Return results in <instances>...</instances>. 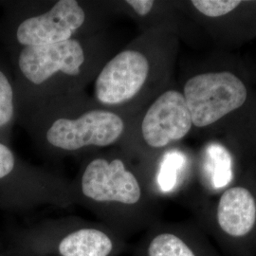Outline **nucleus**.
<instances>
[{
    "mask_svg": "<svg viewBox=\"0 0 256 256\" xmlns=\"http://www.w3.org/2000/svg\"><path fill=\"white\" fill-rule=\"evenodd\" d=\"M133 117L81 92L37 104L19 114L18 124L41 154L59 160L118 146Z\"/></svg>",
    "mask_w": 256,
    "mask_h": 256,
    "instance_id": "3",
    "label": "nucleus"
},
{
    "mask_svg": "<svg viewBox=\"0 0 256 256\" xmlns=\"http://www.w3.org/2000/svg\"><path fill=\"white\" fill-rule=\"evenodd\" d=\"M124 240L102 222L68 216L41 222L28 241L34 256H117Z\"/></svg>",
    "mask_w": 256,
    "mask_h": 256,
    "instance_id": "9",
    "label": "nucleus"
},
{
    "mask_svg": "<svg viewBox=\"0 0 256 256\" xmlns=\"http://www.w3.org/2000/svg\"><path fill=\"white\" fill-rule=\"evenodd\" d=\"M119 45L108 28L92 36L10 50L18 117L39 102L86 92Z\"/></svg>",
    "mask_w": 256,
    "mask_h": 256,
    "instance_id": "2",
    "label": "nucleus"
},
{
    "mask_svg": "<svg viewBox=\"0 0 256 256\" xmlns=\"http://www.w3.org/2000/svg\"><path fill=\"white\" fill-rule=\"evenodd\" d=\"M180 39L165 30L142 32L104 64L92 82V98L135 116L173 84Z\"/></svg>",
    "mask_w": 256,
    "mask_h": 256,
    "instance_id": "5",
    "label": "nucleus"
},
{
    "mask_svg": "<svg viewBox=\"0 0 256 256\" xmlns=\"http://www.w3.org/2000/svg\"><path fill=\"white\" fill-rule=\"evenodd\" d=\"M116 14L133 19L142 32L147 30H165L176 34L180 38L184 34L186 16L178 7V1L156 0H114Z\"/></svg>",
    "mask_w": 256,
    "mask_h": 256,
    "instance_id": "13",
    "label": "nucleus"
},
{
    "mask_svg": "<svg viewBox=\"0 0 256 256\" xmlns=\"http://www.w3.org/2000/svg\"><path fill=\"white\" fill-rule=\"evenodd\" d=\"M254 74V77H256V74Z\"/></svg>",
    "mask_w": 256,
    "mask_h": 256,
    "instance_id": "15",
    "label": "nucleus"
},
{
    "mask_svg": "<svg viewBox=\"0 0 256 256\" xmlns=\"http://www.w3.org/2000/svg\"><path fill=\"white\" fill-rule=\"evenodd\" d=\"M70 185L74 204L92 212L124 239L158 221V198L118 146L84 156Z\"/></svg>",
    "mask_w": 256,
    "mask_h": 256,
    "instance_id": "4",
    "label": "nucleus"
},
{
    "mask_svg": "<svg viewBox=\"0 0 256 256\" xmlns=\"http://www.w3.org/2000/svg\"><path fill=\"white\" fill-rule=\"evenodd\" d=\"M4 6L0 37L8 50L95 36L117 16L110 0L9 1Z\"/></svg>",
    "mask_w": 256,
    "mask_h": 256,
    "instance_id": "6",
    "label": "nucleus"
},
{
    "mask_svg": "<svg viewBox=\"0 0 256 256\" xmlns=\"http://www.w3.org/2000/svg\"><path fill=\"white\" fill-rule=\"evenodd\" d=\"M192 203L198 225L228 256H256V160L216 194Z\"/></svg>",
    "mask_w": 256,
    "mask_h": 256,
    "instance_id": "8",
    "label": "nucleus"
},
{
    "mask_svg": "<svg viewBox=\"0 0 256 256\" xmlns=\"http://www.w3.org/2000/svg\"><path fill=\"white\" fill-rule=\"evenodd\" d=\"M188 19L224 45L241 44L256 38V1L191 0L178 1Z\"/></svg>",
    "mask_w": 256,
    "mask_h": 256,
    "instance_id": "11",
    "label": "nucleus"
},
{
    "mask_svg": "<svg viewBox=\"0 0 256 256\" xmlns=\"http://www.w3.org/2000/svg\"><path fill=\"white\" fill-rule=\"evenodd\" d=\"M192 131L190 110L180 88L173 82L133 117L118 147L140 169L154 192L162 160Z\"/></svg>",
    "mask_w": 256,
    "mask_h": 256,
    "instance_id": "7",
    "label": "nucleus"
},
{
    "mask_svg": "<svg viewBox=\"0 0 256 256\" xmlns=\"http://www.w3.org/2000/svg\"><path fill=\"white\" fill-rule=\"evenodd\" d=\"M134 256H221L198 224L156 221L146 229Z\"/></svg>",
    "mask_w": 256,
    "mask_h": 256,
    "instance_id": "12",
    "label": "nucleus"
},
{
    "mask_svg": "<svg viewBox=\"0 0 256 256\" xmlns=\"http://www.w3.org/2000/svg\"><path fill=\"white\" fill-rule=\"evenodd\" d=\"M18 124L16 92L12 68L0 62V142L10 146Z\"/></svg>",
    "mask_w": 256,
    "mask_h": 256,
    "instance_id": "14",
    "label": "nucleus"
},
{
    "mask_svg": "<svg viewBox=\"0 0 256 256\" xmlns=\"http://www.w3.org/2000/svg\"><path fill=\"white\" fill-rule=\"evenodd\" d=\"M0 194L25 208L74 205L70 182L45 168L27 164L0 142Z\"/></svg>",
    "mask_w": 256,
    "mask_h": 256,
    "instance_id": "10",
    "label": "nucleus"
},
{
    "mask_svg": "<svg viewBox=\"0 0 256 256\" xmlns=\"http://www.w3.org/2000/svg\"><path fill=\"white\" fill-rule=\"evenodd\" d=\"M194 131L218 140L239 162L256 160L254 74L229 55H216L184 75L180 86Z\"/></svg>",
    "mask_w": 256,
    "mask_h": 256,
    "instance_id": "1",
    "label": "nucleus"
}]
</instances>
